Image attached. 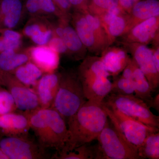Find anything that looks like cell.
Segmentation results:
<instances>
[{"label":"cell","instance_id":"6da1fadb","mask_svg":"<svg viewBox=\"0 0 159 159\" xmlns=\"http://www.w3.org/2000/svg\"><path fill=\"white\" fill-rule=\"evenodd\" d=\"M108 119L102 103L87 100L69 119L68 139L62 150L56 152L70 151L96 140Z\"/></svg>","mask_w":159,"mask_h":159},{"label":"cell","instance_id":"7a4b0ae2","mask_svg":"<svg viewBox=\"0 0 159 159\" xmlns=\"http://www.w3.org/2000/svg\"><path fill=\"white\" fill-rule=\"evenodd\" d=\"M30 129L43 148L60 151L68 139V129L64 119L55 110L40 108L27 114Z\"/></svg>","mask_w":159,"mask_h":159},{"label":"cell","instance_id":"3957f363","mask_svg":"<svg viewBox=\"0 0 159 159\" xmlns=\"http://www.w3.org/2000/svg\"><path fill=\"white\" fill-rule=\"evenodd\" d=\"M97 139L100 159H142L138 147L129 142L110 119Z\"/></svg>","mask_w":159,"mask_h":159},{"label":"cell","instance_id":"277c9868","mask_svg":"<svg viewBox=\"0 0 159 159\" xmlns=\"http://www.w3.org/2000/svg\"><path fill=\"white\" fill-rule=\"evenodd\" d=\"M79 77L67 75L60 78L59 87L51 108L67 123L87 101Z\"/></svg>","mask_w":159,"mask_h":159},{"label":"cell","instance_id":"5b68a950","mask_svg":"<svg viewBox=\"0 0 159 159\" xmlns=\"http://www.w3.org/2000/svg\"><path fill=\"white\" fill-rule=\"evenodd\" d=\"M145 125L159 128V117L152 112L146 102L135 95L109 93L102 102Z\"/></svg>","mask_w":159,"mask_h":159},{"label":"cell","instance_id":"8992f818","mask_svg":"<svg viewBox=\"0 0 159 159\" xmlns=\"http://www.w3.org/2000/svg\"><path fill=\"white\" fill-rule=\"evenodd\" d=\"M101 103L112 123L118 127L129 142L138 148L148 135L159 132V128L145 125L116 109Z\"/></svg>","mask_w":159,"mask_h":159},{"label":"cell","instance_id":"52a82bcc","mask_svg":"<svg viewBox=\"0 0 159 159\" xmlns=\"http://www.w3.org/2000/svg\"><path fill=\"white\" fill-rule=\"evenodd\" d=\"M0 149L11 159L48 158L46 149L26 136H8L0 141Z\"/></svg>","mask_w":159,"mask_h":159},{"label":"cell","instance_id":"ba28073f","mask_svg":"<svg viewBox=\"0 0 159 159\" xmlns=\"http://www.w3.org/2000/svg\"><path fill=\"white\" fill-rule=\"evenodd\" d=\"M16 109L28 114L40 108L39 99L33 89L22 84H14L10 87Z\"/></svg>","mask_w":159,"mask_h":159},{"label":"cell","instance_id":"9c48e42d","mask_svg":"<svg viewBox=\"0 0 159 159\" xmlns=\"http://www.w3.org/2000/svg\"><path fill=\"white\" fill-rule=\"evenodd\" d=\"M152 51L148 47L141 45L134 54V61L143 72L153 92L159 86V73L154 63Z\"/></svg>","mask_w":159,"mask_h":159},{"label":"cell","instance_id":"30bf717a","mask_svg":"<svg viewBox=\"0 0 159 159\" xmlns=\"http://www.w3.org/2000/svg\"><path fill=\"white\" fill-rule=\"evenodd\" d=\"M60 77L55 74H46L39 80L34 90L42 108H51L56 97Z\"/></svg>","mask_w":159,"mask_h":159},{"label":"cell","instance_id":"8fae6325","mask_svg":"<svg viewBox=\"0 0 159 159\" xmlns=\"http://www.w3.org/2000/svg\"><path fill=\"white\" fill-rule=\"evenodd\" d=\"M0 129L9 136H26L31 129L29 117L27 114L15 112L1 115Z\"/></svg>","mask_w":159,"mask_h":159},{"label":"cell","instance_id":"7c38bea8","mask_svg":"<svg viewBox=\"0 0 159 159\" xmlns=\"http://www.w3.org/2000/svg\"><path fill=\"white\" fill-rule=\"evenodd\" d=\"M31 54L35 63L46 70H53L58 66L59 60L57 53L50 48L36 47L32 49Z\"/></svg>","mask_w":159,"mask_h":159},{"label":"cell","instance_id":"4fadbf2b","mask_svg":"<svg viewBox=\"0 0 159 159\" xmlns=\"http://www.w3.org/2000/svg\"><path fill=\"white\" fill-rule=\"evenodd\" d=\"M84 144L65 152H56L53 158L57 159H100L98 144Z\"/></svg>","mask_w":159,"mask_h":159},{"label":"cell","instance_id":"5bb4252c","mask_svg":"<svg viewBox=\"0 0 159 159\" xmlns=\"http://www.w3.org/2000/svg\"><path fill=\"white\" fill-rule=\"evenodd\" d=\"M23 5L21 0H2L1 9L5 15L4 23L6 27L13 28L19 21Z\"/></svg>","mask_w":159,"mask_h":159},{"label":"cell","instance_id":"9a60e30c","mask_svg":"<svg viewBox=\"0 0 159 159\" xmlns=\"http://www.w3.org/2000/svg\"><path fill=\"white\" fill-rule=\"evenodd\" d=\"M42 76L41 70L36 65L31 62L19 67L16 71V76L18 80L29 88L35 87Z\"/></svg>","mask_w":159,"mask_h":159},{"label":"cell","instance_id":"2e32d148","mask_svg":"<svg viewBox=\"0 0 159 159\" xmlns=\"http://www.w3.org/2000/svg\"><path fill=\"white\" fill-rule=\"evenodd\" d=\"M110 74L116 75L123 70L128 62L124 51H109L101 59Z\"/></svg>","mask_w":159,"mask_h":159},{"label":"cell","instance_id":"e0dca14e","mask_svg":"<svg viewBox=\"0 0 159 159\" xmlns=\"http://www.w3.org/2000/svg\"><path fill=\"white\" fill-rule=\"evenodd\" d=\"M133 74L135 96L146 102L152 97V93L154 92L151 88L145 74L135 61Z\"/></svg>","mask_w":159,"mask_h":159},{"label":"cell","instance_id":"ac0fdd59","mask_svg":"<svg viewBox=\"0 0 159 159\" xmlns=\"http://www.w3.org/2000/svg\"><path fill=\"white\" fill-rule=\"evenodd\" d=\"M132 12L134 16L139 19L145 20L151 17H157L159 15V1H139L133 6Z\"/></svg>","mask_w":159,"mask_h":159},{"label":"cell","instance_id":"d6986e66","mask_svg":"<svg viewBox=\"0 0 159 159\" xmlns=\"http://www.w3.org/2000/svg\"><path fill=\"white\" fill-rule=\"evenodd\" d=\"M138 151L142 159H159V132L148 135L138 148Z\"/></svg>","mask_w":159,"mask_h":159},{"label":"cell","instance_id":"ffe728a7","mask_svg":"<svg viewBox=\"0 0 159 159\" xmlns=\"http://www.w3.org/2000/svg\"><path fill=\"white\" fill-rule=\"evenodd\" d=\"M157 25V17H151L144 20L133 29V35L140 42H147L153 37Z\"/></svg>","mask_w":159,"mask_h":159},{"label":"cell","instance_id":"44dd1931","mask_svg":"<svg viewBox=\"0 0 159 159\" xmlns=\"http://www.w3.org/2000/svg\"><path fill=\"white\" fill-rule=\"evenodd\" d=\"M28 60L26 54H16L14 50L2 51L0 55V68L4 71L12 70L26 63Z\"/></svg>","mask_w":159,"mask_h":159},{"label":"cell","instance_id":"7402d4cb","mask_svg":"<svg viewBox=\"0 0 159 159\" xmlns=\"http://www.w3.org/2000/svg\"><path fill=\"white\" fill-rule=\"evenodd\" d=\"M76 31L83 44L89 48L93 45L95 42V31L89 25L85 18H81L77 21Z\"/></svg>","mask_w":159,"mask_h":159},{"label":"cell","instance_id":"603a6c76","mask_svg":"<svg viewBox=\"0 0 159 159\" xmlns=\"http://www.w3.org/2000/svg\"><path fill=\"white\" fill-rule=\"evenodd\" d=\"M60 38L63 40L67 48L71 51H79L82 47V43L77 31L72 27L68 26L63 29L62 34Z\"/></svg>","mask_w":159,"mask_h":159},{"label":"cell","instance_id":"cb8c5ba5","mask_svg":"<svg viewBox=\"0 0 159 159\" xmlns=\"http://www.w3.org/2000/svg\"><path fill=\"white\" fill-rule=\"evenodd\" d=\"M135 85L134 80H129L122 77L112 83V88L110 93L123 95H134Z\"/></svg>","mask_w":159,"mask_h":159},{"label":"cell","instance_id":"d4e9b609","mask_svg":"<svg viewBox=\"0 0 159 159\" xmlns=\"http://www.w3.org/2000/svg\"><path fill=\"white\" fill-rule=\"evenodd\" d=\"M16 109L14 99L10 92L0 91V115L13 112Z\"/></svg>","mask_w":159,"mask_h":159},{"label":"cell","instance_id":"484cf974","mask_svg":"<svg viewBox=\"0 0 159 159\" xmlns=\"http://www.w3.org/2000/svg\"><path fill=\"white\" fill-rule=\"evenodd\" d=\"M108 31L111 35L117 37L122 34L125 30V22L122 17L117 16L108 25Z\"/></svg>","mask_w":159,"mask_h":159},{"label":"cell","instance_id":"4316f807","mask_svg":"<svg viewBox=\"0 0 159 159\" xmlns=\"http://www.w3.org/2000/svg\"><path fill=\"white\" fill-rule=\"evenodd\" d=\"M92 3L94 7L107 11L119 5L118 0H92Z\"/></svg>","mask_w":159,"mask_h":159},{"label":"cell","instance_id":"83f0119b","mask_svg":"<svg viewBox=\"0 0 159 159\" xmlns=\"http://www.w3.org/2000/svg\"><path fill=\"white\" fill-rule=\"evenodd\" d=\"M52 32L50 30L45 31H40L37 34L31 37L32 41L39 45H43L47 43L51 39Z\"/></svg>","mask_w":159,"mask_h":159},{"label":"cell","instance_id":"f1b7e54d","mask_svg":"<svg viewBox=\"0 0 159 159\" xmlns=\"http://www.w3.org/2000/svg\"><path fill=\"white\" fill-rule=\"evenodd\" d=\"M50 48L57 53H64L67 50V48L63 40L60 37L54 38L49 43Z\"/></svg>","mask_w":159,"mask_h":159},{"label":"cell","instance_id":"f546056e","mask_svg":"<svg viewBox=\"0 0 159 159\" xmlns=\"http://www.w3.org/2000/svg\"><path fill=\"white\" fill-rule=\"evenodd\" d=\"M20 44V41H14L4 38L0 40V51L14 50L18 48Z\"/></svg>","mask_w":159,"mask_h":159},{"label":"cell","instance_id":"4dcf8cb0","mask_svg":"<svg viewBox=\"0 0 159 159\" xmlns=\"http://www.w3.org/2000/svg\"><path fill=\"white\" fill-rule=\"evenodd\" d=\"M40 10L52 13L56 10V6L52 0H36Z\"/></svg>","mask_w":159,"mask_h":159},{"label":"cell","instance_id":"1f68e13d","mask_svg":"<svg viewBox=\"0 0 159 159\" xmlns=\"http://www.w3.org/2000/svg\"><path fill=\"white\" fill-rule=\"evenodd\" d=\"M85 18L88 24L94 31H97L100 28L101 23L98 18L90 14L87 15Z\"/></svg>","mask_w":159,"mask_h":159},{"label":"cell","instance_id":"d6a6232c","mask_svg":"<svg viewBox=\"0 0 159 159\" xmlns=\"http://www.w3.org/2000/svg\"><path fill=\"white\" fill-rule=\"evenodd\" d=\"M123 70L122 77L129 80H134V61L133 62L128 63Z\"/></svg>","mask_w":159,"mask_h":159},{"label":"cell","instance_id":"836d02e7","mask_svg":"<svg viewBox=\"0 0 159 159\" xmlns=\"http://www.w3.org/2000/svg\"><path fill=\"white\" fill-rule=\"evenodd\" d=\"M26 7L28 11L31 13H36L40 10L36 0H27Z\"/></svg>","mask_w":159,"mask_h":159},{"label":"cell","instance_id":"e575fe53","mask_svg":"<svg viewBox=\"0 0 159 159\" xmlns=\"http://www.w3.org/2000/svg\"><path fill=\"white\" fill-rule=\"evenodd\" d=\"M41 31L40 28L38 25H32L26 27L25 29V33L27 36L31 37Z\"/></svg>","mask_w":159,"mask_h":159},{"label":"cell","instance_id":"d590c367","mask_svg":"<svg viewBox=\"0 0 159 159\" xmlns=\"http://www.w3.org/2000/svg\"><path fill=\"white\" fill-rule=\"evenodd\" d=\"M4 38L11 41H20V35L19 33L12 30H7L4 32Z\"/></svg>","mask_w":159,"mask_h":159},{"label":"cell","instance_id":"8d00e7d4","mask_svg":"<svg viewBox=\"0 0 159 159\" xmlns=\"http://www.w3.org/2000/svg\"><path fill=\"white\" fill-rule=\"evenodd\" d=\"M149 108L152 107L154 108L157 111H159V94H157L156 96L151 98L148 101L145 102Z\"/></svg>","mask_w":159,"mask_h":159},{"label":"cell","instance_id":"74e56055","mask_svg":"<svg viewBox=\"0 0 159 159\" xmlns=\"http://www.w3.org/2000/svg\"><path fill=\"white\" fill-rule=\"evenodd\" d=\"M55 6H57L63 10H67L71 6L70 0H52Z\"/></svg>","mask_w":159,"mask_h":159},{"label":"cell","instance_id":"f35d334b","mask_svg":"<svg viewBox=\"0 0 159 159\" xmlns=\"http://www.w3.org/2000/svg\"><path fill=\"white\" fill-rule=\"evenodd\" d=\"M118 1L119 5L125 9H131L134 5L133 0H118Z\"/></svg>","mask_w":159,"mask_h":159},{"label":"cell","instance_id":"ab89813d","mask_svg":"<svg viewBox=\"0 0 159 159\" xmlns=\"http://www.w3.org/2000/svg\"><path fill=\"white\" fill-rule=\"evenodd\" d=\"M117 16L115 15L112 13H111V12L107 11L106 14L104 16V22L108 25L110 24L111 22L114 20V19L115 17H116Z\"/></svg>","mask_w":159,"mask_h":159},{"label":"cell","instance_id":"60d3db41","mask_svg":"<svg viewBox=\"0 0 159 159\" xmlns=\"http://www.w3.org/2000/svg\"><path fill=\"white\" fill-rule=\"evenodd\" d=\"M159 50L158 49L153 54L154 63L157 71L159 73Z\"/></svg>","mask_w":159,"mask_h":159},{"label":"cell","instance_id":"b9f144b4","mask_svg":"<svg viewBox=\"0 0 159 159\" xmlns=\"http://www.w3.org/2000/svg\"><path fill=\"white\" fill-rule=\"evenodd\" d=\"M70 2L72 6L76 7H80L84 6L87 2V0H70Z\"/></svg>","mask_w":159,"mask_h":159},{"label":"cell","instance_id":"7bdbcfd3","mask_svg":"<svg viewBox=\"0 0 159 159\" xmlns=\"http://www.w3.org/2000/svg\"><path fill=\"white\" fill-rule=\"evenodd\" d=\"M0 159H8L7 156L4 153V152L1 149H0Z\"/></svg>","mask_w":159,"mask_h":159}]
</instances>
